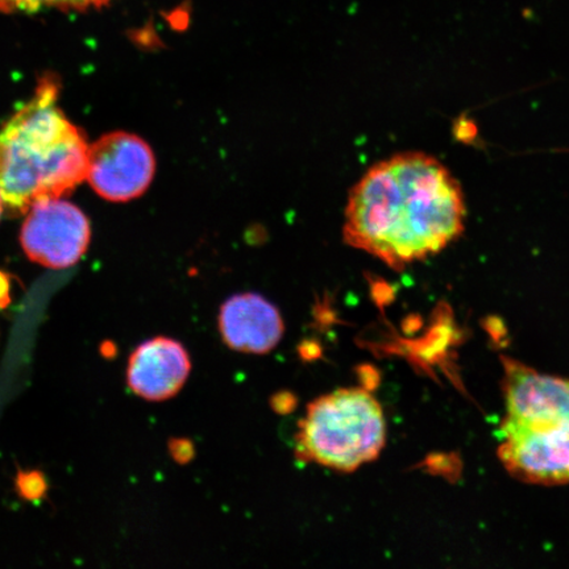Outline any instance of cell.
Segmentation results:
<instances>
[{
	"instance_id": "cell-1",
	"label": "cell",
	"mask_w": 569,
	"mask_h": 569,
	"mask_svg": "<svg viewBox=\"0 0 569 569\" xmlns=\"http://www.w3.org/2000/svg\"><path fill=\"white\" fill-rule=\"evenodd\" d=\"M466 212L460 184L442 162L400 153L376 163L351 190L343 237L400 270L453 243Z\"/></svg>"
},
{
	"instance_id": "cell-2",
	"label": "cell",
	"mask_w": 569,
	"mask_h": 569,
	"mask_svg": "<svg viewBox=\"0 0 569 569\" xmlns=\"http://www.w3.org/2000/svg\"><path fill=\"white\" fill-rule=\"evenodd\" d=\"M60 82L40 78L33 97L0 128V194L11 216L62 198L87 180L89 148L59 107Z\"/></svg>"
},
{
	"instance_id": "cell-3",
	"label": "cell",
	"mask_w": 569,
	"mask_h": 569,
	"mask_svg": "<svg viewBox=\"0 0 569 569\" xmlns=\"http://www.w3.org/2000/svg\"><path fill=\"white\" fill-rule=\"evenodd\" d=\"M387 419L379 401L360 388L339 389L312 401L298 423L297 459L351 473L379 458Z\"/></svg>"
},
{
	"instance_id": "cell-4",
	"label": "cell",
	"mask_w": 569,
	"mask_h": 569,
	"mask_svg": "<svg viewBox=\"0 0 569 569\" xmlns=\"http://www.w3.org/2000/svg\"><path fill=\"white\" fill-rule=\"evenodd\" d=\"M498 459L516 479L538 486L569 483V417L501 423Z\"/></svg>"
},
{
	"instance_id": "cell-5",
	"label": "cell",
	"mask_w": 569,
	"mask_h": 569,
	"mask_svg": "<svg viewBox=\"0 0 569 569\" xmlns=\"http://www.w3.org/2000/svg\"><path fill=\"white\" fill-rule=\"evenodd\" d=\"M20 243L28 259L42 267L67 269L87 253L91 229L80 208L61 198L36 202L24 213Z\"/></svg>"
},
{
	"instance_id": "cell-6",
	"label": "cell",
	"mask_w": 569,
	"mask_h": 569,
	"mask_svg": "<svg viewBox=\"0 0 569 569\" xmlns=\"http://www.w3.org/2000/svg\"><path fill=\"white\" fill-rule=\"evenodd\" d=\"M156 172L154 153L137 134L116 131L89 148L87 180L99 197L130 202L144 194Z\"/></svg>"
},
{
	"instance_id": "cell-7",
	"label": "cell",
	"mask_w": 569,
	"mask_h": 569,
	"mask_svg": "<svg viewBox=\"0 0 569 569\" xmlns=\"http://www.w3.org/2000/svg\"><path fill=\"white\" fill-rule=\"evenodd\" d=\"M191 372V360L180 341L158 337L141 343L130 356L127 386L149 402L168 401L180 393Z\"/></svg>"
},
{
	"instance_id": "cell-8",
	"label": "cell",
	"mask_w": 569,
	"mask_h": 569,
	"mask_svg": "<svg viewBox=\"0 0 569 569\" xmlns=\"http://www.w3.org/2000/svg\"><path fill=\"white\" fill-rule=\"evenodd\" d=\"M218 327L227 347L248 355L273 351L284 332L280 310L254 293L229 298L220 308Z\"/></svg>"
},
{
	"instance_id": "cell-9",
	"label": "cell",
	"mask_w": 569,
	"mask_h": 569,
	"mask_svg": "<svg viewBox=\"0 0 569 569\" xmlns=\"http://www.w3.org/2000/svg\"><path fill=\"white\" fill-rule=\"evenodd\" d=\"M113 0H0V11L16 12H38L41 10L60 11H90L101 10L110 6Z\"/></svg>"
},
{
	"instance_id": "cell-10",
	"label": "cell",
	"mask_w": 569,
	"mask_h": 569,
	"mask_svg": "<svg viewBox=\"0 0 569 569\" xmlns=\"http://www.w3.org/2000/svg\"><path fill=\"white\" fill-rule=\"evenodd\" d=\"M17 483L19 493L28 500H38L46 493L47 483L40 473H21Z\"/></svg>"
},
{
	"instance_id": "cell-11",
	"label": "cell",
	"mask_w": 569,
	"mask_h": 569,
	"mask_svg": "<svg viewBox=\"0 0 569 569\" xmlns=\"http://www.w3.org/2000/svg\"><path fill=\"white\" fill-rule=\"evenodd\" d=\"M11 303V277L0 270V309Z\"/></svg>"
},
{
	"instance_id": "cell-12",
	"label": "cell",
	"mask_w": 569,
	"mask_h": 569,
	"mask_svg": "<svg viewBox=\"0 0 569 569\" xmlns=\"http://www.w3.org/2000/svg\"><path fill=\"white\" fill-rule=\"evenodd\" d=\"M3 210H4L3 198H2V194H0V217H2Z\"/></svg>"
}]
</instances>
